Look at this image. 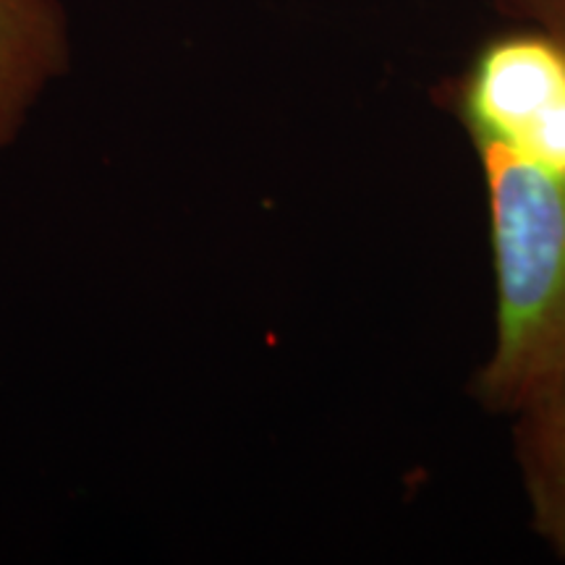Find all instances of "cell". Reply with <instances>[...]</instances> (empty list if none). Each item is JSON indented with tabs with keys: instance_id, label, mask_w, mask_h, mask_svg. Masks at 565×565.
<instances>
[{
	"instance_id": "obj_4",
	"label": "cell",
	"mask_w": 565,
	"mask_h": 565,
	"mask_svg": "<svg viewBox=\"0 0 565 565\" xmlns=\"http://www.w3.org/2000/svg\"><path fill=\"white\" fill-rule=\"evenodd\" d=\"M500 9L565 42V0H498Z\"/></svg>"
},
{
	"instance_id": "obj_2",
	"label": "cell",
	"mask_w": 565,
	"mask_h": 565,
	"mask_svg": "<svg viewBox=\"0 0 565 565\" xmlns=\"http://www.w3.org/2000/svg\"><path fill=\"white\" fill-rule=\"evenodd\" d=\"M66 68L61 0H0V150L17 139L42 89Z\"/></svg>"
},
{
	"instance_id": "obj_3",
	"label": "cell",
	"mask_w": 565,
	"mask_h": 565,
	"mask_svg": "<svg viewBox=\"0 0 565 565\" xmlns=\"http://www.w3.org/2000/svg\"><path fill=\"white\" fill-rule=\"evenodd\" d=\"M515 419V454L532 524L565 561V370Z\"/></svg>"
},
{
	"instance_id": "obj_1",
	"label": "cell",
	"mask_w": 565,
	"mask_h": 565,
	"mask_svg": "<svg viewBox=\"0 0 565 565\" xmlns=\"http://www.w3.org/2000/svg\"><path fill=\"white\" fill-rule=\"evenodd\" d=\"M458 113L484 171L498 288L475 391L515 416L565 370V42L540 26L487 42Z\"/></svg>"
}]
</instances>
